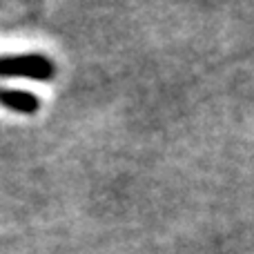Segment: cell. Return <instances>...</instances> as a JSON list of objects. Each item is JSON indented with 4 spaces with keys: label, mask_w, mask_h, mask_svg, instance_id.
<instances>
[{
    "label": "cell",
    "mask_w": 254,
    "mask_h": 254,
    "mask_svg": "<svg viewBox=\"0 0 254 254\" xmlns=\"http://www.w3.org/2000/svg\"><path fill=\"white\" fill-rule=\"evenodd\" d=\"M54 63L43 54H20L0 58V78H29L47 83L54 78Z\"/></svg>",
    "instance_id": "cell-1"
},
{
    "label": "cell",
    "mask_w": 254,
    "mask_h": 254,
    "mask_svg": "<svg viewBox=\"0 0 254 254\" xmlns=\"http://www.w3.org/2000/svg\"><path fill=\"white\" fill-rule=\"evenodd\" d=\"M0 105L18 114H36L40 107V98L34 92H25V89L0 87Z\"/></svg>",
    "instance_id": "cell-2"
}]
</instances>
